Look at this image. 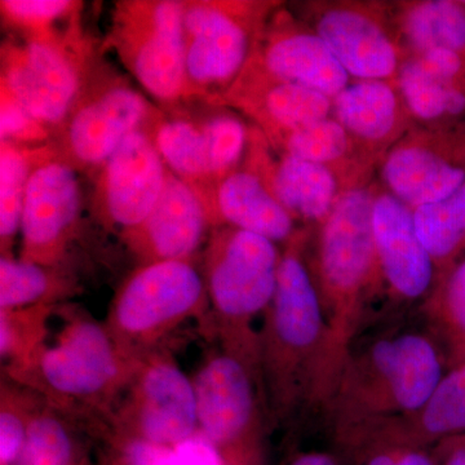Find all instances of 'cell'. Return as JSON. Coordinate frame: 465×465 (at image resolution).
I'll return each instance as SVG.
<instances>
[{
	"mask_svg": "<svg viewBox=\"0 0 465 465\" xmlns=\"http://www.w3.org/2000/svg\"><path fill=\"white\" fill-rule=\"evenodd\" d=\"M308 235L299 229L286 243L260 335L262 388L272 415L282 421L312 406L330 405L342 369L307 262Z\"/></svg>",
	"mask_w": 465,
	"mask_h": 465,
	"instance_id": "6da1fadb",
	"label": "cell"
},
{
	"mask_svg": "<svg viewBox=\"0 0 465 465\" xmlns=\"http://www.w3.org/2000/svg\"><path fill=\"white\" fill-rule=\"evenodd\" d=\"M443 362L433 333L410 327L351 344L330 402L336 434L415 415L445 375Z\"/></svg>",
	"mask_w": 465,
	"mask_h": 465,
	"instance_id": "7a4b0ae2",
	"label": "cell"
},
{
	"mask_svg": "<svg viewBox=\"0 0 465 465\" xmlns=\"http://www.w3.org/2000/svg\"><path fill=\"white\" fill-rule=\"evenodd\" d=\"M378 183L344 193L318 232L311 266L342 365L367 304L381 286L372 211Z\"/></svg>",
	"mask_w": 465,
	"mask_h": 465,
	"instance_id": "3957f363",
	"label": "cell"
},
{
	"mask_svg": "<svg viewBox=\"0 0 465 465\" xmlns=\"http://www.w3.org/2000/svg\"><path fill=\"white\" fill-rule=\"evenodd\" d=\"M281 259L274 242L226 225L215 229L204 251L208 300L225 329L226 349L258 369L260 339L251 324L273 302Z\"/></svg>",
	"mask_w": 465,
	"mask_h": 465,
	"instance_id": "277c9868",
	"label": "cell"
},
{
	"mask_svg": "<svg viewBox=\"0 0 465 465\" xmlns=\"http://www.w3.org/2000/svg\"><path fill=\"white\" fill-rule=\"evenodd\" d=\"M281 2L186 0L183 51L192 99L219 106L255 51L260 35Z\"/></svg>",
	"mask_w": 465,
	"mask_h": 465,
	"instance_id": "5b68a950",
	"label": "cell"
},
{
	"mask_svg": "<svg viewBox=\"0 0 465 465\" xmlns=\"http://www.w3.org/2000/svg\"><path fill=\"white\" fill-rule=\"evenodd\" d=\"M180 0H121L113 11L105 48L153 99L166 106L193 100L185 70Z\"/></svg>",
	"mask_w": 465,
	"mask_h": 465,
	"instance_id": "8992f818",
	"label": "cell"
},
{
	"mask_svg": "<svg viewBox=\"0 0 465 465\" xmlns=\"http://www.w3.org/2000/svg\"><path fill=\"white\" fill-rule=\"evenodd\" d=\"M91 57L76 26L56 38L3 43L0 88L56 134L90 79Z\"/></svg>",
	"mask_w": 465,
	"mask_h": 465,
	"instance_id": "52a82bcc",
	"label": "cell"
},
{
	"mask_svg": "<svg viewBox=\"0 0 465 465\" xmlns=\"http://www.w3.org/2000/svg\"><path fill=\"white\" fill-rule=\"evenodd\" d=\"M207 300L193 259L143 264L116 293L108 329L125 353L140 360L142 348L197 316Z\"/></svg>",
	"mask_w": 465,
	"mask_h": 465,
	"instance_id": "ba28073f",
	"label": "cell"
},
{
	"mask_svg": "<svg viewBox=\"0 0 465 465\" xmlns=\"http://www.w3.org/2000/svg\"><path fill=\"white\" fill-rule=\"evenodd\" d=\"M299 9V17L326 43L349 76L397 82L409 54L394 24L391 3L312 0Z\"/></svg>",
	"mask_w": 465,
	"mask_h": 465,
	"instance_id": "9c48e42d",
	"label": "cell"
},
{
	"mask_svg": "<svg viewBox=\"0 0 465 465\" xmlns=\"http://www.w3.org/2000/svg\"><path fill=\"white\" fill-rule=\"evenodd\" d=\"M163 114L124 79L92 72L66 121L58 128V154L78 170H100L134 131Z\"/></svg>",
	"mask_w": 465,
	"mask_h": 465,
	"instance_id": "30bf717a",
	"label": "cell"
},
{
	"mask_svg": "<svg viewBox=\"0 0 465 465\" xmlns=\"http://www.w3.org/2000/svg\"><path fill=\"white\" fill-rule=\"evenodd\" d=\"M153 134L168 170L200 195L216 226V191L243 163L249 125L240 116L222 110L203 121L162 116Z\"/></svg>",
	"mask_w": 465,
	"mask_h": 465,
	"instance_id": "8fae6325",
	"label": "cell"
},
{
	"mask_svg": "<svg viewBox=\"0 0 465 465\" xmlns=\"http://www.w3.org/2000/svg\"><path fill=\"white\" fill-rule=\"evenodd\" d=\"M258 370L226 351L201 367L195 378L198 432L229 465H251L260 430Z\"/></svg>",
	"mask_w": 465,
	"mask_h": 465,
	"instance_id": "7c38bea8",
	"label": "cell"
},
{
	"mask_svg": "<svg viewBox=\"0 0 465 465\" xmlns=\"http://www.w3.org/2000/svg\"><path fill=\"white\" fill-rule=\"evenodd\" d=\"M142 361L119 347L108 327L79 318L65 326L52 347L34 361L39 378L58 397L76 401L109 399L133 381Z\"/></svg>",
	"mask_w": 465,
	"mask_h": 465,
	"instance_id": "4fadbf2b",
	"label": "cell"
},
{
	"mask_svg": "<svg viewBox=\"0 0 465 465\" xmlns=\"http://www.w3.org/2000/svg\"><path fill=\"white\" fill-rule=\"evenodd\" d=\"M378 171L382 188L412 210L445 200L465 183V119L415 125Z\"/></svg>",
	"mask_w": 465,
	"mask_h": 465,
	"instance_id": "5bb4252c",
	"label": "cell"
},
{
	"mask_svg": "<svg viewBox=\"0 0 465 465\" xmlns=\"http://www.w3.org/2000/svg\"><path fill=\"white\" fill-rule=\"evenodd\" d=\"M82 210L76 170L54 145L33 149L21 215L20 258L43 266L56 265L74 237Z\"/></svg>",
	"mask_w": 465,
	"mask_h": 465,
	"instance_id": "9a60e30c",
	"label": "cell"
},
{
	"mask_svg": "<svg viewBox=\"0 0 465 465\" xmlns=\"http://www.w3.org/2000/svg\"><path fill=\"white\" fill-rule=\"evenodd\" d=\"M124 423L134 440L173 449L198 433L193 379L170 358L142 362L133 378Z\"/></svg>",
	"mask_w": 465,
	"mask_h": 465,
	"instance_id": "2e32d148",
	"label": "cell"
},
{
	"mask_svg": "<svg viewBox=\"0 0 465 465\" xmlns=\"http://www.w3.org/2000/svg\"><path fill=\"white\" fill-rule=\"evenodd\" d=\"M247 64L277 81L302 85L331 99L351 84V76L326 43L283 5L269 17Z\"/></svg>",
	"mask_w": 465,
	"mask_h": 465,
	"instance_id": "e0dca14e",
	"label": "cell"
},
{
	"mask_svg": "<svg viewBox=\"0 0 465 465\" xmlns=\"http://www.w3.org/2000/svg\"><path fill=\"white\" fill-rule=\"evenodd\" d=\"M155 124L131 134L99 170L100 216L121 234L142 224L163 191L168 168L155 145Z\"/></svg>",
	"mask_w": 465,
	"mask_h": 465,
	"instance_id": "ac0fdd59",
	"label": "cell"
},
{
	"mask_svg": "<svg viewBox=\"0 0 465 465\" xmlns=\"http://www.w3.org/2000/svg\"><path fill=\"white\" fill-rule=\"evenodd\" d=\"M372 228L381 284L401 302L427 300L437 272L416 232L414 210L378 185Z\"/></svg>",
	"mask_w": 465,
	"mask_h": 465,
	"instance_id": "d6986e66",
	"label": "cell"
},
{
	"mask_svg": "<svg viewBox=\"0 0 465 465\" xmlns=\"http://www.w3.org/2000/svg\"><path fill=\"white\" fill-rule=\"evenodd\" d=\"M242 166L258 174L287 213L305 224H322L342 194L341 183L329 168L275 153L255 125L250 127Z\"/></svg>",
	"mask_w": 465,
	"mask_h": 465,
	"instance_id": "ffe728a7",
	"label": "cell"
},
{
	"mask_svg": "<svg viewBox=\"0 0 465 465\" xmlns=\"http://www.w3.org/2000/svg\"><path fill=\"white\" fill-rule=\"evenodd\" d=\"M213 226L200 195L168 170L161 197L142 224L122 240L143 264L191 260Z\"/></svg>",
	"mask_w": 465,
	"mask_h": 465,
	"instance_id": "44dd1931",
	"label": "cell"
},
{
	"mask_svg": "<svg viewBox=\"0 0 465 465\" xmlns=\"http://www.w3.org/2000/svg\"><path fill=\"white\" fill-rule=\"evenodd\" d=\"M332 116L370 161L382 159L415 125L397 82L356 81L332 99Z\"/></svg>",
	"mask_w": 465,
	"mask_h": 465,
	"instance_id": "7402d4cb",
	"label": "cell"
},
{
	"mask_svg": "<svg viewBox=\"0 0 465 465\" xmlns=\"http://www.w3.org/2000/svg\"><path fill=\"white\" fill-rule=\"evenodd\" d=\"M219 106L237 109L264 136L332 116V99L302 85L277 81L247 64Z\"/></svg>",
	"mask_w": 465,
	"mask_h": 465,
	"instance_id": "603a6c76",
	"label": "cell"
},
{
	"mask_svg": "<svg viewBox=\"0 0 465 465\" xmlns=\"http://www.w3.org/2000/svg\"><path fill=\"white\" fill-rule=\"evenodd\" d=\"M397 84L416 124H448L465 119V60L452 52L409 54Z\"/></svg>",
	"mask_w": 465,
	"mask_h": 465,
	"instance_id": "cb8c5ba5",
	"label": "cell"
},
{
	"mask_svg": "<svg viewBox=\"0 0 465 465\" xmlns=\"http://www.w3.org/2000/svg\"><path fill=\"white\" fill-rule=\"evenodd\" d=\"M264 137L275 153L329 168L341 183L342 194L371 185L378 171L333 116Z\"/></svg>",
	"mask_w": 465,
	"mask_h": 465,
	"instance_id": "d4e9b609",
	"label": "cell"
},
{
	"mask_svg": "<svg viewBox=\"0 0 465 465\" xmlns=\"http://www.w3.org/2000/svg\"><path fill=\"white\" fill-rule=\"evenodd\" d=\"M216 228L226 225L253 232L269 241L289 242L299 231L262 179L241 166L220 183L215 195Z\"/></svg>",
	"mask_w": 465,
	"mask_h": 465,
	"instance_id": "484cf974",
	"label": "cell"
},
{
	"mask_svg": "<svg viewBox=\"0 0 465 465\" xmlns=\"http://www.w3.org/2000/svg\"><path fill=\"white\" fill-rule=\"evenodd\" d=\"M391 11L407 54L443 50L465 60L464 0H403Z\"/></svg>",
	"mask_w": 465,
	"mask_h": 465,
	"instance_id": "4316f807",
	"label": "cell"
},
{
	"mask_svg": "<svg viewBox=\"0 0 465 465\" xmlns=\"http://www.w3.org/2000/svg\"><path fill=\"white\" fill-rule=\"evenodd\" d=\"M406 445L427 448L465 436V361L452 365L415 415L390 423Z\"/></svg>",
	"mask_w": 465,
	"mask_h": 465,
	"instance_id": "83f0119b",
	"label": "cell"
},
{
	"mask_svg": "<svg viewBox=\"0 0 465 465\" xmlns=\"http://www.w3.org/2000/svg\"><path fill=\"white\" fill-rule=\"evenodd\" d=\"M414 219L440 277L465 255V183L445 200L414 208Z\"/></svg>",
	"mask_w": 465,
	"mask_h": 465,
	"instance_id": "f1b7e54d",
	"label": "cell"
},
{
	"mask_svg": "<svg viewBox=\"0 0 465 465\" xmlns=\"http://www.w3.org/2000/svg\"><path fill=\"white\" fill-rule=\"evenodd\" d=\"M430 332L440 339L452 358V365L465 361V255L437 277L424 302Z\"/></svg>",
	"mask_w": 465,
	"mask_h": 465,
	"instance_id": "f546056e",
	"label": "cell"
},
{
	"mask_svg": "<svg viewBox=\"0 0 465 465\" xmlns=\"http://www.w3.org/2000/svg\"><path fill=\"white\" fill-rule=\"evenodd\" d=\"M33 166V149L0 142V243L2 256L12 255L21 228L24 198Z\"/></svg>",
	"mask_w": 465,
	"mask_h": 465,
	"instance_id": "4dcf8cb0",
	"label": "cell"
},
{
	"mask_svg": "<svg viewBox=\"0 0 465 465\" xmlns=\"http://www.w3.org/2000/svg\"><path fill=\"white\" fill-rule=\"evenodd\" d=\"M47 268L21 258L2 256L0 311H18L45 305L57 287L56 280Z\"/></svg>",
	"mask_w": 465,
	"mask_h": 465,
	"instance_id": "1f68e13d",
	"label": "cell"
},
{
	"mask_svg": "<svg viewBox=\"0 0 465 465\" xmlns=\"http://www.w3.org/2000/svg\"><path fill=\"white\" fill-rule=\"evenodd\" d=\"M81 5L70 0H2L0 11L5 25L14 27L29 41H43L65 34L58 26L76 16Z\"/></svg>",
	"mask_w": 465,
	"mask_h": 465,
	"instance_id": "d6a6232c",
	"label": "cell"
},
{
	"mask_svg": "<svg viewBox=\"0 0 465 465\" xmlns=\"http://www.w3.org/2000/svg\"><path fill=\"white\" fill-rule=\"evenodd\" d=\"M74 443L66 425L56 415H32L23 452L16 465H73Z\"/></svg>",
	"mask_w": 465,
	"mask_h": 465,
	"instance_id": "836d02e7",
	"label": "cell"
},
{
	"mask_svg": "<svg viewBox=\"0 0 465 465\" xmlns=\"http://www.w3.org/2000/svg\"><path fill=\"white\" fill-rule=\"evenodd\" d=\"M45 305L0 311V353L3 360L14 361V366L30 367L42 351Z\"/></svg>",
	"mask_w": 465,
	"mask_h": 465,
	"instance_id": "e575fe53",
	"label": "cell"
},
{
	"mask_svg": "<svg viewBox=\"0 0 465 465\" xmlns=\"http://www.w3.org/2000/svg\"><path fill=\"white\" fill-rule=\"evenodd\" d=\"M0 136L2 142L25 146L48 139L50 131L39 124L5 88H0Z\"/></svg>",
	"mask_w": 465,
	"mask_h": 465,
	"instance_id": "d590c367",
	"label": "cell"
},
{
	"mask_svg": "<svg viewBox=\"0 0 465 465\" xmlns=\"http://www.w3.org/2000/svg\"><path fill=\"white\" fill-rule=\"evenodd\" d=\"M32 416L20 410L16 402H11L3 391L2 411H0V464L16 465L24 445Z\"/></svg>",
	"mask_w": 465,
	"mask_h": 465,
	"instance_id": "8d00e7d4",
	"label": "cell"
},
{
	"mask_svg": "<svg viewBox=\"0 0 465 465\" xmlns=\"http://www.w3.org/2000/svg\"><path fill=\"white\" fill-rule=\"evenodd\" d=\"M158 465H229L200 432L173 449H167Z\"/></svg>",
	"mask_w": 465,
	"mask_h": 465,
	"instance_id": "74e56055",
	"label": "cell"
},
{
	"mask_svg": "<svg viewBox=\"0 0 465 465\" xmlns=\"http://www.w3.org/2000/svg\"><path fill=\"white\" fill-rule=\"evenodd\" d=\"M434 457L439 465H465V436L440 442Z\"/></svg>",
	"mask_w": 465,
	"mask_h": 465,
	"instance_id": "f35d334b",
	"label": "cell"
},
{
	"mask_svg": "<svg viewBox=\"0 0 465 465\" xmlns=\"http://www.w3.org/2000/svg\"><path fill=\"white\" fill-rule=\"evenodd\" d=\"M287 465H344L336 455L327 451H308L296 455Z\"/></svg>",
	"mask_w": 465,
	"mask_h": 465,
	"instance_id": "ab89813d",
	"label": "cell"
},
{
	"mask_svg": "<svg viewBox=\"0 0 465 465\" xmlns=\"http://www.w3.org/2000/svg\"><path fill=\"white\" fill-rule=\"evenodd\" d=\"M397 465H439L437 459L427 448H409Z\"/></svg>",
	"mask_w": 465,
	"mask_h": 465,
	"instance_id": "60d3db41",
	"label": "cell"
},
{
	"mask_svg": "<svg viewBox=\"0 0 465 465\" xmlns=\"http://www.w3.org/2000/svg\"><path fill=\"white\" fill-rule=\"evenodd\" d=\"M464 3H465V0H464Z\"/></svg>",
	"mask_w": 465,
	"mask_h": 465,
	"instance_id": "b9f144b4",
	"label": "cell"
}]
</instances>
